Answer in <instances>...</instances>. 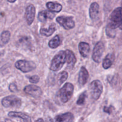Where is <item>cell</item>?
I'll use <instances>...</instances> for the list:
<instances>
[{
  "mask_svg": "<svg viewBox=\"0 0 122 122\" xmlns=\"http://www.w3.org/2000/svg\"><path fill=\"white\" fill-rule=\"evenodd\" d=\"M122 7H117L112 13L108 19L106 27V33L108 36L114 38L116 36V29H122Z\"/></svg>",
  "mask_w": 122,
  "mask_h": 122,
  "instance_id": "6da1fadb",
  "label": "cell"
},
{
  "mask_svg": "<svg viewBox=\"0 0 122 122\" xmlns=\"http://www.w3.org/2000/svg\"><path fill=\"white\" fill-rule=\"evenodd\" d=\"M66 62V55L64 51H60L54 57L50 64V69L57 71L60 70Z\"/></svg>",
  "mask_w": 122,
  "mask_h": 122,
  "instance_id": "7a4b0ae2",
  "label": "cell"
},
{
  "mask_svg": "<svg viewBox=\"0 0 122 122\" xmlns=\"http://www.w3.org/2000/svg\"><path fill=\"white\" fill-rule=\"evenodd\" d=\"M74 86L72 83H65L58 92V97L63 103H66L71 98L73 94Z\"/></svg>",
  "mask_w": 122,
  "mask_h": 122,
  "instance_id": "3957f363",
  "label": "cell"
},
{
  "mask_svg": "<svg viewBox=\"0 0 122 122\" xmlns=\"http://www.w3.org/2000/svg\"><path fill=\"white\" fill-rule=\"evenodd\" d=\"M91 97L94 101L98 100L103 91V85L99 80H95L91 83L89 86Z\"/></svg>",
  "mask_w": 122,
  "mask_h": 122,
  "instance_id": "277c9868",
  "label": "cell"
},
{
  "mask_svg": "<svg viewBox=\"0 0 122 122\" xmlns=\"http://www.w3.org/2000/svg\"><path fill=\"white\" fill-rule=\"evenodd\" d=\"M2 105L5 108H17L21 106V100L14 95H10L4 98L1 101Z\"/></svg>",
  "mask_w": 122,
  "mask_h": 122,
  "instance_id": "5b68a950",
  "label": "cell"
},
{
  "mask_svg": "<svg viewBox=\"0 0 122 122\" xmlns=\"http://www.w3.org/2000/svg\"><path fill=\"white\" fill-rule=\"evenodd\" d=\"M15 67L23 73H27L35 70L36 65L33 61L27 60H19L15 63Z\"/></svg>",
  "mask_w": 122,
  "mask_h": 122,
  "instance_id": "8992f818",
  "label": "cell"
},
{
  "mask_svg": "<svg viewBox=\"0 0 122 122\" xmlns=\"http://www.w3.org/2000/svg\"><path fill=\"white\" fill-rule=\"evenodd\" d=\"M56 21L66 30L71 29L75 26V22L71 17L64 15L59 16L57 17Z\"/></svg>",
  "mask_w": 122,
  "mask_h": 122,
  "instance_id": "52a82bcc",
  "label": "cell"
},
{
  "mask_svg": "<svg viewBox=\"0 0 122 122\" xmlns=\"http://www.w3.org/2000/svg\"><path fill=\"white\" fill-rule=\"evenodd\" d=\"M104 51V45L102 42H98L95 45L93 50L92 59L95 63H99L101 60L102 55Z\"/></svg>",
  "mask_w": 122,
  "mask_h": 122,
  "instance_id": "ba28073f",
  "label": "cell"
},
{
  "mask_svg": "<svg viewBox=\"0 0 122 122\" xmlns=\"http://www.w3.org/2000/svg\"><path fill=\"white\" fill-rule=\"evenodd\" d=\"M24 91L27 95H29L30 96L35 98L40 97L41 95L42 94L40 87L33 85H29L26 86L24 88Z\"/></svg>",
  "mask_w": 122,
  "mask_h": 122,
  "instance_id": "9c48e42d",
  "label": "cell"
},
{
  "mask_svg": "<svg viewBox=\"0 0 122 122\" xmlns=\"http://www.w3.org/2000/svg\"><path fill=\"white\" fill-rule=\"evenodd\" d=\"M36 10L33 5L30 4L27 6L25 11V19L28 25H31L33 23L35 17Z\"/></svg>",
  "mask_w": 122,
  "mask_h": 122,
  "instance_id": "30bf717a",
  "label": "cell"
},
{
  "mask_svg": "<svg viewBox=\"0 0 122 122\" xmlns=\"http://www.w3.org/2000/svg\"><path fill=\"white\" fill-rule=\"evenodd\" d=\"M65 52L66 55V62L67 63V67L69 69H73L77 61L76 56L71 50H67L65 51Z\"/></svg>",
  "mask_w": 122,
  "mask_h": 122,
  "instance_id": "8fae6325",
  "label": "cell"
},
{
  "mask_svg": "<svg viewBox=\"0 0 122 122\" xmlns=\"http://www.w3.org/2000/svg\"><path fill=\"white\" fill-rule=\"evenodd\" d=\"M89 78V73L85 67L82 66L81 68L79 73L78 83L80 85L83 86L86 83Z\"/></svg>",
  "mask_w": 122,
  "mask_h": 122,
  "instance_id": "7c38bea8",
  "label": "cell"
},
{
  "mask_svg": "<svg viewBox=\"0 0 122 122\" xmlns=\"http://www.w3.org/2000/svg\"><path fill=\"white\" fill-rule=\"evenodd\" d=\"M56 122H73L75 117L71 113L67 112L64 114L57 115L55 118Z\"/></svg>",
  "mask_w": 122,
  "mask_h": 122,
  "instance_id": "4fadbf2b",
  "label": "cell"
},
{
  "mask_svg": "<svg viewBox=\"0 0 122 122\" xmlns=\"http://www.w3.org/2000/svg\"><path fill=\"white\" fill-rule=\"evenodd\" d=\"M55 17L54 13L48 10H43L39 12L38 15V19L41 22H45L47 19L52 20Z\"/></svg>",
  "mask_w": 122,
  "mask_h": 122,
  "instance_id": "5bb4252c",
  "label": "cell"
},
{
  "mask_svg": "<svg viewBox=\"0 0 122 122\" xmlns=\"http://www.w3.org/2000/svg\"><path fill=\"white\" fill-rule=\"evenodd\" d=\"M78 47L81 56L83 58L88 57L89 54V51H90V46L89 44L86 42H81L79 44Z\"/></svg>",
  "mask_w": 122,
  "mask_h": 122,
  "instance_id": "9a60e30c",
  "label": "cell"
},
{
  "mask_svg": "<svg viewBox=\"0 0 122 122\" xmlns=\"http://www.w3.org/2000/svg\"><path fill=\"white\" fill-rule=\"evenodd\" d=\"M89 16L92 20H95L97 18L100 11V5L96 2H92L89 7Z\"/></svg>",
  "mask_w": 122,
  "mask_h": 122,
  "instance_id": "2e32d148",
  "label": "cell"
},
{
  "mask_svg": "<svg viewBox=\"0 0 122 122\" xmlns=\"http://www.w3.org/2000/svg\"><path fill=\"white\" fill-rule=\"evenodd\" d=\"M8 116L10 117H17L23 119V122H32V119L29 116L21 112H10L8 113Z\"/></svg>",
  "mask_w": 122,
  "mask_h": 122,
  "instance_id": "e0dca14e",
  "label": "cell"
},
{
  "mask_svg": "<svg viewBox=\"0 0 122 122\" xmlns=\"http://www.w3.org/2000/svg\"><path fill=\"white\" fill-rule=\"evenodd\" d=\"M114 55L113 53H110L106 56L102 62V66L104 69H108L113 64L114 60Z\"/></svg>",
  "mask_w": 122,
  "mask_h": 122,
  "instance_id": "ac0fdd59",
  "label": "cell"
},
{
  "mask_svg": "<svg viewBox=\"0 0 122 122\" xmlns=\"http://www.w3.org/2000/svg\"><path fill=\"white\" fill-rule=\"evenodd\" d=\"M46 7L49 11L51 12H56V13H58L61 11L63 8V6L61 4L57 2H48L46 4Z\"/></svg>",
  "mask_w": 122,
  "mask_h": 122,
  "instance_id": "d6986e66",
  "label": "cell"
},
{
  "mask_svg": "<svg viewBox=\"0 0 122 122\" xmlns=\"http://www.w3.org/2000/svg\"><path fill=\"white\" fill-rule=\"evenodd\" d=\"M56 30V26L54 23H52V25L49 26L48 28H41L40 29V33L42 36H50L52 35L54 32Z\"/></svg>",
  "mask_w": 122,
  "mask_h": 122,
  "instance_id": "ffe728a7",
  "label": "cell"
},
{
  "mask_svg": "<svg viewBox=\"0 0 122 122\" xmlns=\"http://www.w3.org/2000/svg\"><path fill=\"white\" fill-rule=\"evenodd\" d=\"M10 36L11 34L9 31H3L0 35V46H2L7 44L10 39Z\"/></svg>",
  "mask_w": 122,
  "mask_h": 122,
  "instance_id": "44dd1931",
  "label": "cell"
},
{
  "mask_svg": "<svg viewBox=\"0 0 122 122\" xmlns=\"http://www.w3.org/2000/svg\"><path fill=\"white\" fill-rule=\"evenodd\" d=\"M61 44V39L60 35H57L49 41L48 45L51 48L55 49L59 46Z\"/></svg>",
  "mask_w": 122,
  "mask_h": 122,
  "instance_id": "7402d4cb",
  "label": "cell"
},
{
  "mask_svg": "<svg viewBox=\"0 0 122 122\" xmlns=\"http://www.w3.org/2000/svg\"><path fill=\"white\" fill-rule=\"evenodd\" d=\"M68 73L66 71H63L58 75V84L61 85L63 84L68 78Z\"/></svg>",
  "mask_w": 122,
  "mask_h": 122,
  "instance_id": "603a6c76",
  "label": "cell"
},
{
  "mask_svg": "<svg viewBox=\"0 0 122 122\" xmlns=\"http://www.w3.org/2000/svg\"><path fill=\"white\" fill-rule=\"evenodd\" d=\"M87 97V92H84L82 93L81 95L79 97L78 99L77 100V104L79 105V106H82L85 102L86 98Z\"/></svg>",
  "mask_w": 122,
  "mask_h": 122,
  "instance_id": "cb8c5ba5",
  "label": "cell"
},
{
  "mask_svg": "<svg viewBox=\"0 0 122 122\" xmlns=\"http://www.w3.org/2000/svg\"><path fill=\"white\" fill-rule=\"evenodd\" d=\"M29 79L30 82H31L32 83H36L39 82V77L38 75H33V76L29 77Z\"/></svg>",
  "mask_w": 122,
  "mask_h": 122,
  "instance_id": "d4e9b609",
  "label": "cell"
},
{
  "mask_svg": "<svg viewBox=\"0 0 122 122\" xmlns=\"http://www.w3.org/2000/svg\"><path fill=\"white\" fill-rule=\"evenodd\" d=\"M9 89L11 92H15L17 91V88L16 85H15L14 83H11L10 85Z\"/></svg>",
  "mask_w": 122,
  "mask_h": 122,
  "instance_id": "484cf974",
  "label": "cell"
},
{
  "mask_svg": "<svg viewBox=\"0 0 122 122\" xmlns=\"http://www.w3.org/2000/svg\"><path fill=\"white\" fill-rule=\"evenodd\" d=\"M112 106H110V107H104V112H105V113H108V114H110L111 113H112Z\"/></svg>",
  "mask_w": 122,
  "mask_h": 122,
  "instance_id": "4316f807",
  "label": "cell"
},
{
  "mask_svg": "<svg viewBox=\"0 0 122 122\" xmlns=\"http://www.w3.org/2000/svg\"><path fill=\"white\" fill-rule=\"evenodd\" d=\"M35 122H44V120L42 119H41V118H39L38 120H36Z\"/></svg>",
  "mask_w": 122,
  "mask_h": 122,
  "instance_id": "83f0119b",
  "label": "cell"
},
{
  "mask_svg": "<svg viewBox=\"0 0 122 122\" xmlns=\"http://www.w3.org/2000/svg\"><path fill=\"white\" fill-rule=\"evenodd\" d=\"M8 2H11V3H14V2H15V1H8Z\"/></svg>",
  "mask_w": 122,
  "mask_h": 122,
  "instance_id": "f1b7e54d",
  "label": "cell"
},
{
  "mask_svg": "<svg viewBox=\"0 0 122 122\" xmlns=\"http://www.w3.org/2000/svg\"></svg>",
  "mask_w": 122,
  "mask_h": 122,
  "instance_id": "f546056e",
  "label": "cell"
}]
</instances>
